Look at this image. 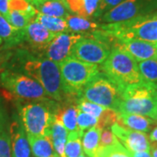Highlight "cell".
Segmentation results:
<instances>
[{
    "mask_svg": "<svg viewBox=\"0 0 157 157\" xmlns=\"http://www.w3.org/2000/svg\"><path fill=\"white\" fill-rule=\"evenodd\" d=\"M24 70L31 78L38 81L50 98L62 101L66 95L62 84L59 65L48 59L28 60Z\"/></svg>",
    "mask_w": 157,
    "mask_h": 157,
    "instance_id": "277c9868",
    "label": "cell"
},
{
    "mask_svg": "<svg viewBox=\"0 0 157 157\" xmlns=\"http://www.w3.org/2000/svg\"><path fill=\"white\" fill-rule=\"evenodd\" d=\"M10 11V0H0V14L8 20Z\"/></svg>",
    "mask_w": 157,
    "mask_h": 157,
    "instance_id": "d590c367",
    "label": "cell"
},
{
    "mask_svg": "<svg viewBox=\"0 0 157 157\" xmlns=\"http://www.w3.org/2000/svg\"><path fill=\"white\" fill-rule=\"evenodd\" d=\"M20 116L26 135H51V126L55 120V113L50 111L45 104L32 102L21 108Z\"/></svg>",
    "mask_w": 157,
    "mask_h": 157,
    "instance_id": "52a82bcc",
    "label": "cell"
},
{
    "mask_svg": "<svg viewBox=\"0 0 157 157\" xmlns=\"http://www.w3.org/2000/svg\"><path fill=\"white\" fill-rule=\"evenodd\" d=\"M101 130L94 127L89 128L83 135L82 138V148L84 153L89 157H94L96 152L99 149Z\"/></svg>",
    "mask_w": 157,
    "mask_h": 157,
    "instance_id": "484cf974",
    "label": "cell"
},
{
    "mask_svg": "<svg viewBox=\"0 0 157 157\" xmlns=\"http://www.w3.org/2000/svg\"><path fill=\"white\" fill-rule=\"evenodd\" d=\"M68 11L85 18L95 16L100 0H65Z\"/></svg>",
    "mask_w": 157,
    "mask_h": 157,
    "instance_id": "ac0fdd59",
    "label": "cell"
},
{
    "mask_svg": "<svg viewBox=\"0 0 157 157\" xmlns=\"http://www.w3.org/2000/svg\"><path fill=\"white\" fill-rule=\"evenodd\" d=\"M66 20L67 23L68 30L75 33L81 34L88 32L94 33L95 31L101 29V25H99L95 22L91 21L89 18H85L74 14H69Z\"/></svg>",
    "mask_w": 157,
    "mask_h": 157,
    "instance_id": "603a6c76",
    "label": "cell"
},
{
    "mask_svg": "<svg viewBox=\"0 0 157 157\" xmlns=\"http://www.w3.org/2000/svg\"><path fill=\"white\" fill-rule=\"evenodd\" d=\"M111 130L118 140L130 153L140 151H150V141L146 133L138 132L124 128L118 123L111 126Z\"/></svg>",
    "mask_w": 157,
    "mask_h": 157,
    "instance_id": "7c38bea8",
    "label": "cell"
},
{
    "mask_svg": "<svg viewBox=\"0 0 157 157\" xmlns=\"http://www.w3.org/2000/svg\"><path fill=\"white\" fill-rule=\"evenodd\" d=\"M56 35L35 19L25 29V39L28 41L32 48L37 51L46 50Z\"/></svg>",
    "mask_w": 157,
    "mask_h": 157,
    "instance_id": "5bb4252c",
    "label": "cell"
},
{
    "mask_svg": "<svg viewBox=\"0 0 157 157\" xmlns=\"http://www.w3.org/2000/svg\"><path fill=\"white\" fill-rule=\"evenodd\" d=\"M141 81L157 90V59L137 63Z\"/></svg>",
    "mask_w": 157,
    "mask_h": 157,
    "instance_id": "cb8c5ba5",
    "label": "cell"
},
{
    "mask_svg": "<svg viewBox=\"0 0 157 157\" xmlns=\"http://www.w3.org/2000/svg\"><path fill=\"white\" fill-rule=\"evenodd\" d=\"M157 11V0H124L101 17L107 24L125 22Z\"/></svg>",
    "mask_w": 157,
    "mask_h": 157,
    "instance_id": "9c48e42d",
    "label": "cell"
},
{
    "mask_svg": "<svg viewBox=\"0 0 157 157\" xmlns=\"http://www.w3.org/2000/svg\"><path fill=\"white\" fill-rule=\"evenodd\" d=\"M110 54L106 43L97 39L82 38L73 46L72 56L80 61L98 65L103 64Z\"/></svg>",
    "mask_w": 157,
    "mask_h": 157,
    "instance_id": "30bf717a",
    "label": "cell"
},
{
    "mask_svg": "<svg viewBox=\"0 0 157 157\" xmlns=\"http://www.w3.org/2000/svg\"><path fill=\"white\" fill-rule=\"evenodd\" d=\"M119 140L116 138V136L113 135L111 128H107L101 130V135H100V144L99 147H107L115 144Z\"/></svg>",
    "mask_w": 157,
    "mask_h": 157,
    "instance_id": "d6a6232c",
    "label": "cell"
},
{
    "mask_svg": "<svg viewBox=\"0 0 157 157\" xmlns=\"http://www.w3.org/2000/svg\"><path fill=\"white\" fill-rule=\"evenodd\" d=\"M0 39L7 45H17L25 39V30L15 28L6 17L0 14Z\"/></svg>",
    "mask_w": 157,
    "mask_h": 157,
    "instance_id": "ffe728a7",
    "label": "cell"
},
{
    "mask_svg": "<svg viewBox=\"0 0 157 157\" xmlns=\"http://www.w3.org/2000/svg\"><path fill=\"white\" fill-rule=\"evenodd\" d=\"M11 157H31L32 150L26 132L19 121H14L10 126Z\"/></svg>",
    "mask_w": 157,
    "mask_h": 157,
    "instance_id": "9a60e30c",
    "label": "cell"
},
{
    "mask_svg": "<svg viewBox=\"0 0 157 157\" xmlns=\"http://www.w3.org/2000/svg\"><path fill=\"white\" fill-rule=\"evenodd\" d=\"M82 135L79 133H69L65 146V157H78L82 154Z\"/></svg>",
    "mask_w": 157,
    "mask_h": 157,
    "instance_id": "83f0119b",
    "label": "cell"
},
{
    "mask_svg": "<svg viewBox=\"0 0 157 157\" xmlns=\"http://www.w3.org/2000/svg\"><path fill=\"white\" fill-rule=\"evenodd\" d=\"M131 157H152L150 151H140L130 153Z\"/></svg>",
    "mask_w": 157,
    "mask_h": 157,
    "instance_id": "8d00e7d4",
    "label": "cell"
},
{
    "mask_svg": "<svg viewBox=\"0 0 157 157\" xmlns=\"http://www.w3.org/2000/svg\"><path fill=\"white\" fill-rule=\"evenodd\" d=\"M35 17H36L35 15L26 12V11L10 10L8 21L11 23V25L14 26L15 28L18 30H25L29 25V23L32 22Z\"/></svg>",
    "mask_w": 157,
    "mask_h": 157,
    "instance_id": "4316f807",
    "label": "cell"
},
{
    "mask_svg": "<svg viewBox=\"0 0 157 157\" xmlns=\"http://www.w3.org/2000/svg\"><path fill=\"white\" fill-rule=\"evenodd\" d=\"M119 113L115 110H113L110 108H106L101 116L98 119V123L96 125V128L102 130L107 128H111V126L114 123H117V119Z\"/></svg>",
    "mask_w": 157,
    "mask_h": 157,
    "instance_id": "4dcf8cb0",
    "label": "cell"
},
{
    "mask_svg": "<svg viewBox=\"0 0 157 157\" xmlns=\"http://www.w3.org/2000/svg\"><path fill=\"white\" fill-rule=\"evenodd\" d=\"M78 157H87V156H86V154L84 153V154H81V155H80Z\"/></svg>",
    "mask_w": 157,
    "mask_h": 157,
    "instance_id": "b9f144b4",
    "label": "cell"
},
{
    "mask_svg": "<svg viewBox=\"0 0 157 157\" xmlns=\"http://www.w3.org/2000/svg\"><path fill=\"white\" fill-rule=\"evenodd\" d=\"M0 63H1V60H0Z\"/></svg>",
    "mask_w": 157,
    "mask_h": 157,
    "instance_id": "f6af8a7d",
    "label": "cell"
},
{
    "mask_svg": "<svg viewBox=\"0 0 157 157\" xmlns=\"http://www.w3.org/2000/svg\"><path fill=\"white\" fill-rule=\"evenodd\" d=\"M101 30L114 40L138 39L157 45V11L125 22L101 25Z\"/></svg>",
    "mask_w": 157,
    "mask_h": 157,
    "instance_id": "6da1fadb",
    "label": "cell"
},
{
    "mask_svg": "<svg viewBox=\"0 0 157 157\" xmlns=\"http://www.w3.org/2000/svg\"><path fill=\"white\" fill-rule=\"evenodd\" d=\"M77 108L79 111L88 113L90 115L94 116V117L99 118L101 117V114L105 111L106 107H101L98 104H95L94 102L86 100L84 98H79L77 101Z\"/></svg>",
    "mask_w": 157,
    "mask_h": 157,
    "instance_id": "f546056e",
    "label": "cell"
},
{
    "mask_svg": "<svg viewBox=\"0 0 157 157\" xmlns=\"http://www.w3.org/2000/svg\"><path fill=\"white\" fill-rule=\"evenodd\" d=\"M157 90L144 82L130 85L122 90L119 113H134L156 119Z\"/></svg>",
    "mask_w": 157,
    "mask_h": 157,
    "instance_id": "7a4b0ae2",
    "label": "cell"
},
{
    "mask_svg": "<svg viewBox=\"0 0 157 157\" xmlns=\"http://www.w3.org/2000/svg\"><path fill=\"white\" fill-rule=\"evenodd\" d=\"M39 13L50 17L67 18L69 15L65 0H48L35 7Z\"/></svg>",
    "mask_w": 157,
    "mask_h": 157,
    "instance_id": "44dd1931",
    "label": "cell"
},
{
    "mask_svg": "<svg viewBox=\"0 0 157 157\" xmlns=\"http://www.w3.org/2000/svg\"><path fill=\"white\" fill-rule=\"evenodd\" d=\"M148 138H149L150 141L157 143V127H155V128L150 132V135H149V137H148Z\"/></svg>",
    "mask_w": 157,
    "mask_h": 157,
    "instance_id": "74e56055",
    "label": "cell"
},
{
    "mask_svg": "<svg viewBox=\"0 0 157 157\" xmlns=\"http://www.w3.org/2000/svg\"><path fill=\"white\" fill-rule=\"evenodd\" d=\"M123 1L124 0H100L99 7H98V10L96 11L94 17H101L103 14L110 11L113 7H115Z\"/></svg>",
    "mask_w": 157,
    "mask_h": 157,
    "instance_id": "836d02e7",
    "label": "cell"
},
{
    "mask_svg": "<svg viewBox=\"0 0 157 157\" xmlns=\"http://www.w3.org/2000/svg\"><path fill=\"white\" fill-rule=\"evenodd\" d=\"M28 1L32 4V5H33V6H35V7H36V6H39L40 4L44 3L45 1H48V0H28Z\"/></svg>",
    "mask_w": 157,
    "mask_h": 157,
    "instance_id": "ab89813d",
    "label": "cell"
},
{
    "mask_svg": "<svg viewBox=\"0 0 157 157\" xmlns=\"http://www.w3.org/2000/svg\"><path fill=\"white\" fill-rule=\"evenodd\" d=\"M102 71L121 90L130 85L141 82L137 62L118 45H114L108 58L103 63Z\"/></svg>",
    "mask_w": 157,
    "mask_h": 157,
    "instance_id": "3957f363",
    "label": "cell"
},
{
    "mask_svg": "<svg viewBox=\"0 0 157 157\" xmlns=\"http://www.w3.org/2000/svg\"><path fill=\"white\" fill-rule=\"evenodd\" d=\"M51 138L59 157H65V146L67 140L68 132L62 122L55 117L51 126Z\"/></svg>",
    "mask_w": 157,
    "mask_h": 157,
    "instance_id": "d6986e66",
    "label": "cell"
},
{
    "mask_svg": "<svg viewBox=\"0 0 157 157\" xmlns=\"http://www.w3.org/2000/svg\"><path fill=\"white\" fill-rule=\"evenodd\" d=\"M97 123H98L97 118L78 110V115H77V125H78V131L81 134H83L85 130L86 129L96 127Z\"/></svg>",
    "mask_w": 157,
    "mask_h": 157,
    "instance_id": "1f68e13d",
    "label": "cell"
},
{
    "mask_svg": "<svg viewBox=\"0 0 157 157\" xmlns=\"http://www.w3.org/2000/svg\"><path fill=\"white\" fill-rule=\"evenodd\" d=\"M0 157H11L10 136L4 131L0 134Z\"/></svg>",
    "mask_w": 157,
    "mask_h": 157,
    "instance_id": "e575fe53",
    "label": "cell"
},
{
    "mask_svg": "<svg viewBox=\"0 0 157 157\" xmlns=\"http://www.w3.org/2000/svg\"><path fill=\"white\" fill-rule=\"evenodd\" d=\"M1 43H2V39H0V45H1Z\"/></svg>",
    "mask_w": 157,
    "mask_h": 157,
    "instance_id": "7bdbcfd3",
    "label": "cell"
},
{
    "mask_svg": "<svg viewBox=\"0 0 157 157\" xmlns=\"http://www.w3.org/2000/svg\"><path fill=\"white\" fill-rule=\"evenodd\" d=\"M94 157H131V155L130 152L120 141H118L107 147H99Z\"/></svg>",
    "mask_w": 157,
    "mask_h": 157,
    "instance_id": "f1b7e54d",
    "label": "cell"
},
{
    "mask_svg": "<svg viewBox=\"0 0 157 157\" xmlns=\"http://www.w3.org/2000/svg\"><path fill=\"white\" fill-rule=\"evenodd\" d=\"M155 122L151 118L134 114V113H119L117 123L124 128L138 132L147 133L150 131L153 124Z\"/></svg>",
    "mask_w": 157,
    "mask_h": 157,
    "instance_id": "2e32d148",
    "label": "cell"
},
{
    "mask_svg": "<svg viewBox=\"0 0 157 157\" xmlns=\"http://www.w3.org/2000/svg\"><path fill=\"white\" fill-rule=\"evenodd\" d=\"M82 38L83 36L78 33H62L57 34L45 50L46 59L59 64L64 59L72 56L73 46Z\"/></svg>",
    "mask_w": 157,
    "mask_h": 157,
    "instance_id": "8fae6325",
    "label": "cell"
},
{
    "mask_svg": "<svg viewBox=\"0 0 157 157\" xmlns=\"http://www.w3.org/2000/svg\"><path fill=\"white\" fill-rule=\"evenodd\" d=\"M59 65L66 95H78L85 86L100 73L97 65L80 61L73 57L64 59Z\"/></svg>",
    "mask_w": 157,
    "mask_h": 157,
    "instance_id": "5b68a950",
    "label": "cell"
},
{
    "mask_svg": "<svg viewBox=\"0 0 157 157\" xmlns=\"http://www.w3.org/2000/svg\"><path fill=\"white\" fill-rule=\"evenodd\" d=\"M3 127H4V115L2 111L0 110V134L3 132Z\"/></svg>",
    "mask_w": 157,
    "mask_h": 157,
    "instance_id": "60d3db41",
    "label": "cell"
},
{
    "mask_svg": "<svg viewBox=\"0 0 157 157\" xmlns=\"http://www.w3.org/2000/svg\"><path fill=\"white\" fill-rule=\"evenodd\" d=\"M1 83L6 89L20 99L37 101L50 99L38 81L24 74L6 72L1 76Z\"/></svg>",
    "mask_w": 157,
    "mask_h": 157,
    "instance_id": "ba28073f",
    "label": "cell"
},
{
    "mask_svg": "<svg viewBox=\"0 0 157 157\" xmlns=\"http://www.w3.org/2000/svg\"><path fill=\"white\" fill-rule=\"evenodd\" d=\"M155 121H157V110H156V119H155Z\"/></svg>",
    "mask_w": 157,
    "mask_h": 157,
    "instance_id": "ee69618b",
    "label": "cell"
},
{
    "mask_svg": "<svg viewBox=\"0 0 157 157\" xmlns=\"http://www.w3.org/2000/svg\"><path fill=\"white\" fill-rule=\"evenodd\" d=\"M78 95L101 107L118 112L122 90L103 73H99L85 86Z\"/></svg>",
    "mask_w": 157,
    "mask_h": 157,
    "instance_id": "8992f818",
    "label": "cell"
},
{
    "mask_svg": "<svg viewBox=\"0 0 157 157\" xmlns=\"http://www.w3.org/2000/svg\"><path fill=\"white\" fill-rule=\"evenodd\" d=\"M32 153L35 157H59L52 141L51 135H27Z\"/></svg>",
    "mask_w": 157,
    "mask_h": 157,
    "instance_id": "e0dca14e",
    "label": "cell"
},
{
    "mask_svg": "<svg viewBox=\"0 0 157 157\" xmlns=\"http://www.w3.org/2000/svg\"><path fill=\"white\" fill-rule=\"evenodd\" d=\"M150 153L152 157H157V143L153 142L150 146Z\"/></svg>",
    "mask_w": 157,
    "mask_h": 157,
    "instance_id": "f35d334b",
    "label": "cell"
},
{
    "mask_svg": "<svg viewBox=\"0 0 157 157\" xmlns=\"http://www.w3.org/2000/svg\"><path fill=\"white\" fill-rule=\"evenodd\" d=\"M78 108L74 106L64 107L59 108L55 113V117L59 120L64 125V127L69 133H79L81 134L78 128L77 125V115H78ZM83 135V134H81Z\"/></svg>",
    "mask_w": 157,
    "mask_h": 157,
    "instance_id": "7402d4cb",
    "label": "cell"
},
{
    "mask_svg": "<svg viewBox=\"0 0 157 157\" xmlns=\"http://www.w3.org/2000/svg\"><path fill=\"white\" fill-rule=\"evenodd\" d=\"M114 45H118L133 57L136 62L157 59V45L138 39L115 40Z\"/></svg>",
    "mask_w": 157,
    "mask_h": 157,
    "instance_id": "4fadbf2b",
    "label": "cell"
},
{
    "mask_svg": "<svg viewBox=\"0 0 157 157\" xmlns=\"http://www.w3.org/2000/svg\"><path fill=\"white\" fill-rule=\"evenodd\" d=\"M34 19L43 25L48 31L54 34H59L69 31L67 23L65 18L46 16L38 11Z\"/></svg>",
    "mask_w": 157,
    "mask_h": 157,
    "instance_id": "d4e9b609",
    "label": "cell"
}]
</instances>
